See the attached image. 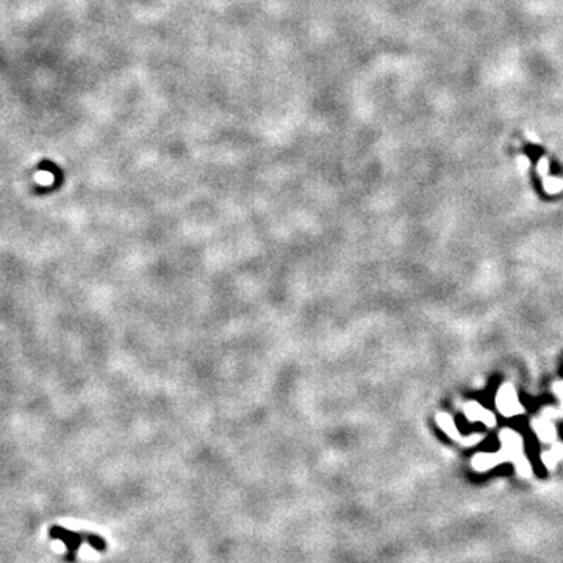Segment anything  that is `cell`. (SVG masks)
Here are the masks:
<instances>
[{"mask_svg":"<svg viewBox=\"0 0 563 563\" xmlns=\"http://www.w3.org/2000/svg\"><path fill=\"white\" fill-rule=\"evenodd\" d=\"M47 533L52 540H58V541L66 544L68 554L63 557V560L66 563H75L77 562V554H78L81 543H88L89 546H92L99 552H104L107 549L105 540L102 537H99V535L72 532L69 529H64L63 525H58V524L50 525Z\"/></svg>","mask_w":563,"mask_h":563,"instance_id":"1","label":"cell"},{"mask_svg":"<svg viewBox=\"0 0 563 563\" xmlns=\"http://www.w3.org/2000/svg\"><path fill=\"white\" fill-rule=\"evenodd\" d=\"M497 401H499V402H497L499 409L504 412V414H507V416H510V414H516V413L521 410L518 401H516V396H515V393H513V390L510 388V386H505V388L499 393V396H497Z\"/></svg>","mask_w":563,"mask_h":563,"instance_id":"2","label":"cell"},{"mask_svg":"<svg viewBox=\"0 0 563 563\" xmlns=\"http://www.w3.org/2000/svg\"><path fill=\"white\" fill-rule=\"evenodd\" d=\"M38 169H41V171H47V172H50V174L53 175V183H55V187H57V189L63 185V182H64V174H63V169L60 168V166H58L57 163H53V161H50V160H42V161L38 164Z\"/></svg>","mask_w":563,"mask_h":563,"instance_id":"3","label":"cell"},{"mask_svg":"<svg viewBox=\"0 0 563 563\" xmlns=\"http://www.w3.org/2000/svg\"><path fill=\"white\" fill-rule=\"evenodd\" d=\"M466 412H468V418L469 419H484L485 422L493 424V418H491L490 412L487 413L485 410H482L481 407H479V405H468Z\"/></svg>","mask_w":563,"mask_h":563,"instance_id":"4","label":"cell"}]
</instances>
